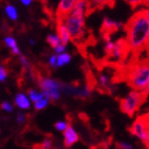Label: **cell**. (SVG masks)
Here are the masks:
<instances>
[{
    "label": "cell",
    "mask_w": 149,
    "mask_h": 149,
    "mask_svg": "<svg viewBox=\"0 0 149 149\" xmlns=\"http://www.w3.org/2000/svg\"><path fill=\"white\" fill-rule=\"evenodd\" d=\"M127 40L126 43L129 50L133 52H141L145 49L149 38V12L142 10L135 13L126 26Z\"/></svg>",
    "instance_id": "1"
},
{
    "label": "cell",
    "mask_w": 149,
    "mask_h": 149,
    "mask_svg": "<svg viewBox=\"0 0 149 149\" xmlns=\"http://www.w3.org/2000/svg\"><path fill=\"white\" fill-rule=\"evenodd\" d=\"M128 81L133 91L139 93L148 94L149 87V67L148 61L144 60L131 66L128 74Z\"/></svg>",
    "instance_id": "2"
},
{
    "label": "cell",
    "mask_w": 149,
    "mask_h": 149,
    "mask_svg": "<svg viewBox=\"0 0 149 149\" xmlns=\"http://www.w3.org/2000/svg\"><path fill=\"white\" fill-rule=\"evenodd\" d=\"M62 22L68 31L70 40H74L76 44L83 40L84 35H85L84 15L70 12L68 16H66L65 18L62 19Z\"/></svg>",
    "instance_id": "3"
},
{
    "label": "cell",
    "mask_w": 149,
    "mask_h": 149,
    "mask_svg": "<svg viewBox=\"0 0 149 149\" xmlns=\"http://www.w3.org/2000/svg\"><path fill=\"white\" fill-rule=\"evenodd\" d=\"M146 96L147 94L131 91L130 93L128 94L127 97L121 98L119 100V107H120L121 112H124L125 114L132 117L139 111L140 107L144 103V101L146 99Z\"/></svg>",
    "instance_id": "4"
},
{
    "label": "cell",
    "mask_w": 149,
    "mask_h": 149,
    "mask_svg": "<svg viewBox=\"0 0 149 149\" xmlns=\"http://www.w3.org/2000/svg\"><path fill=\"white\" fill-rule=\"evenodd\" d=\"M37 83L38 86L42 88V94L47 97L49 101H56L59 100L61 96V91H60V82L45 77H37Z\"/></svg>",
    "instance_id": "5"
},
{
    "label": "cell",
    "mask_w": 149,
    "mask_h": 149,
    "mask_svg": "<svg viewBox=\"0 0 149 149\" xmlns=\"http://www.w3.org/2000/svg\"><path fill=\"white\" fill-rule=\"evenodd\" d=\"M130 133L134 136L139 137L144 143L145 146L148 147L149 132H148V115H141L135 119L132 126L129 129Z\"/></svg>",
    "instance_id": "6"
},
{
    "label": "cell",
    "mask_w": 149,
    "mask_h": 149,
    "mask_svg": "<svg viewBox=\"0 0 149 149\" xmlns=\"http://www.w3.org/2000/svg\"><path fill=\"white\" fill-rule=\"evenodd\" d=\"M121 27H123L121 22H114V20L106 17V18L103 19L102 26H101V33H102L103 37L107 40V42H110V35H112L113 33L118 31Z\"/></svg>",
    "instance_id": "7"
},
{
    "label": "cell",
    "mask_w": 149,
    "mask_h": 149,
    "mask_svg": "<svg viewBox=\"0 0 149 149\" xmlns=\"http://www.w3.org/2000/svg\"><path fill=\"white\" fill-rule=\"evenodd\" d=\"M74 2L76 1H74V0H62V1H60L56 12V19L62 20V19L65 18L66 16H68L74 9Z\"/></svg>",
    "instance_id": "8"
},
{
    "label": "cell",
    "mask_w": 149,
    "mask_h": 149,
    "mask_svg": "<svg viewBox=\"0 0 149 149\" xmlns=\"http://www.w3.org/2000/svg\"><path fill=\"white\" fill-rule=\"evenodd\" d=\"M128 50L129 48L126 43V40H118L116 43H114V48L109 56H111L113 60H121L127 54Z\"/></svg>",
    "instance_id": "9"
},
{
    "label": "cell",
    "mask_w": 149,
    "mask_h": 149,
    "mask_svg": "<svg viewBox=\"0 0 149 149\" xmlns=\"http://www.w3.org/2000/svg\"><path fill=\"white\" fill-rule=\"evenodd\" d=\"M78 141H79L78 133L76 132L72 126L68 125L67 128L64 130V145H65V147H67V148L72 147L74 144L77 143Z\"/></svg>",
    "instance_id": "10"
},
{
    "label": "cell",
    "mask_w": 149,
    "mask_h": 149,
    "mask_svg": "<svg viewBox=\"0 0 149 149\" xmlns=\"http://www.w3.org/2000/svg\"><path fill=\"white\" fill-rule=\"evenodd\" d=\"M56 31H58V36L61 40V45L66 46L70 40V36H69L68 31H67V29L61 19H56Z\"/></svg>",
    "instance_id": "11"
},
{
    "label": "cell",
    "mask_w": 149,
    "mask_h": 149,
    "mask_svg": "<svg viewBox=\"0 0 149 149\" xmlns=\"http://www.w3.org/2000/svg\"><path fill=\"white\" fill-rule=\"evenodd\" d=\"M15 104L22 110H28V109H30V107H31L30 99L27 97V95H25V94H22V93H19L16 95Z\"/></svg>",
    "instance_id": "12"
},
{
    "label": "cell",
    "mask_w": 149,
    "mask_h": 149,
    "mask_svg": "<svg viewBox=\"0 0 149 149\" xmlns=\"http://www.w3.org/2000/svg\"><path fill=\"white\" fill-rule=\"evenodd\" d=\"M4 43H6V45L9 47V48L12 49V52L14 53V54H20V50H19V48L17 47V43H16V40L14 37L6 36V38H4Z\"/></svg>",
    "instance_id": "13"
},
{
    "label": "cell",
    "mask_w": 149,
    "mask_h": 149,
    "mask_svg": "<svg viewBox=\"0 0 149 149\" xmlns=\"http://www.w3.org/2000/svg\"><path fill=\"white\" fill-rule=\"evenodd\" d=\"M72 59V56H69L68 53H61L59 56H56V66H64L66 64H68L69 61Z\"/></svg>",
    "instance_id": "14"
},
{
    "label": "cell",
    "mask_w": 149,
    "mask_h": 149,
    "mask_svg": "<svg viewBox=\"0 0 149 149\" xmlns=\"http://www.w3.org/2000/svg\"><path fill=\"white\" fill-rule=\"evenodd\" d=\"M47 43L49 44L50 46L53 47V48H56L58 46L61 45V40H60L59 36L56 34H49L47 36Z\"/></svg>",
    "instance_id": "15"
},
{
    "label": "cell",
    "mask_w": 149,
    "mask_h": 149,
    "mask_svg": "<svg viewBox=\"0 0 149 149\" xmlns=\"http://www.w3.org/2000/svg\"><path fill=\"white\" fill-rule=\"evenodd\" d=\"M48 103H49V99L43 95V97H42L40 99H38L36 102H34V108H35V110L40 111V110L45 109V108L48 106Z\"/></svg>",
    "instance_id": "16"
},
{
    "label": "cell",
    "mask_w": 149,
    "mask_h": 149,
    "mask_svg": "<svg viewBox=\"0 0 149 149\" xmlns=\"http://www.w3.org/2000/svg\"><path fill=\"white\" fill-rule=\"evenodd\" d=\"M6 15H8V17H9L11 20H16L17 17H18L15 6H11V4L6 6Z\"/></svg>",
    "instance_id": "17"
},
{
    "label": "cell",
    "mask_w": 149,
    "mask_h": 149,
    "mask_svg": "<svg viewBox=\"0 0 149 149\" xmlns=\"http://www.w3.org/2000/svg\"><path fill=\"white\" fill-rule=\"evenodd\" d=\"M28 95H29L28 98H30V100H32L33 102H36L37 100L40 99V98L43 97V94L40 93V92L36 90H29Z\"/></svg>",
    "instance_id": "18"
},
{
    "label": "cell",
    "mask_w": 149,
    "mask_h": 149,
    "mask_svg": "<svg viewBox=\"0 0 149 149\" xmlns=\"http://www.w3.org/2000/svg\"><path fill=\"white\" fill-rule=\"evenodd\" d=\"M99 82L101 84L102 88H108V86H109V79H108V77H107L106 74H100Z\"/></svg>",
    "instance_id": "19"
},
{
    "label": "cell",
    "mask_w": 149,
    "mask_h": 149,
    "mask_svg": "<svg viewBox=\"0 0 149 149\" xmlns=\"http://www.w3.org/2000/svg\"><path fill=\"white\" fill-rule=\"evenodd\" d=\"M67 126H68V124H67L66 121H58V123H56V125H54V128L59 131H64L66 128H67Z\"/></svg>",
    "instance_id": "20"
},
{
    "label": "cell",
    "mask_w": 149,
    "mask_h": 149,
    "mask_svg": "<svg viewBox=\"0 0 149 149\" xmlns=\"http://www.w3.org/2000/svg\"><path fill=\"white\" fill-rule=\"evenodd\" d=\"M40 147H42V149H50L52 148V141L51 140H45L43 142V143H40Z\"/></svg>",
    "instance_id": "21"
},
{
    "label": "cell",
    "mask_w": 149,
    "mask_h": 149,
    "mask_svg": "<svg viewBox=\"0 0 149 149\" xmlns=\"http://www.w3.org/2000/svg\"><path fill=\"white\" fill-rule=\"evenodd\" d=\"M1 109L4 110V111H6V112H12L13 107H12V104H11L10 102H8V101H3V102L1 103Z\"/></svg>",
    "instance_id": "22"
},
{
    "label": "cell",
    "mask_w": 149,
    "mask_h": 149,
    "mask_svg": "<svg viewBox=\"0 0 149 149\" xmlns=\"http://www.w3.org/2000/svg\"><path fill=\"white\" fill-rule=\"evenodd\" d=\"M6 76H8V70H6L3 66L0 65V82L6 80Z\"/></svg>",
    "instance_id": "23"
},
{
    "label": "cell",
    "mask_w": 149,
    "mask_h": 149,
    "mask_svg": "<svg viewBox=\"0 0 149 149\" xmlns=\"http://www.w3.org/2000/svg\"><path fill=\"white\" fill-rule=\"evenodd\" d=\"M116 146H117V149H133L132 145H130V144H128V143H125V142L117 143Z\"/></svg>",
    "instance_id": "24"
},
{
    "label": "cell",
    "mask_w": 149,
    "mask_h": 149,
    "mask_svg": "<svg viewBox=\"0 0 149 149\" xmlns=\"http://www.w3.org/2000/svg\"><path fill=\"white\" fill-rule=\"evenodd\" d=\"M113 48H114V43L113 42H108L106 45V53L108 54V56H110L112 52V50H113Z\"/></svg>",
    "instance_id": "25"
},
{
    "label": "cell",
    "mask_w": 149,
    "mask_h": 149,
    "mask_svg": "<svg viewBox=\"0 0 149 149\" xmlns=\"http://www.w3.org/2000/svg\"><path fill=\"white\" fill-rule=\"evenodd\" d=\"M20 62L24 66H25L27 69H30V64H29V61L27 60V58L24 56H20Z\"/></svg>",
    "instance_id": "26"
},
{
    "label": "cell",
    "mask_w": 149,
    "mask_h": 149,
    "mask_svg": "<svg viewBox=\"0 0 149 149\" xmlns=\"http://www.w3.org/2000/svg\"><path fill=\"white\" fill-rule=\"evenodd\" d=\"M49 64L52 66L53 68L58 67V66H56V54H53V56L49 59Z\"/></svg>",
    "instance_id": "27"
},
{
    "label": "cell",
    "mask_w": 149,
    "mask_h": 149,
    "mask_svg": "<svg viewBox=\"0 0 149 149\" xmlns=\"http://www.w3.org/2000/svg\"><path fill=\"white\" fill-rule=\"evenodd\" d=\"M66 49V46H63V45H60V46H58L56 48H54V51H56V53H59V54H61V53H64V51H65Z\"/></svg>",
    "instance_id": "28"
},
{
    "label": "cell",
    "mask_w": 149,
    "mask_h": 149,
    "mask_svg": "<svg viewBox=\"0 0 149 149\" xmlns=\"http://www.w3.org/2000/svg\"><path fill=\"white\" fill-rule=\"evenodd\" d=\"M16 119H17V123H24V120L26 119V116L24 113H18L17 114V117H16Z\"/></svg>",
    "instance_id": "29"
},
{
    "label": "cell",
    "mask_w": 149,
    "mask_h": 149,
    "mask_svg": "<svg viewBox=\"0 0 149 149\" xmlns=\"http://www.w3.org/2000/svg\"><path fill=\"white\" fill-rule=\"evenodd\" d=\"M31 2H32L31 0H22V4H25V6H29Z\"/></svg>",
    "instance_id": "30"
},
{
    "label": "cell",
    "mask_w": 149,
    "mask_h": 149,
    "mask_svg": "<svg viewBox=\"0 0 149 149\" xmlns=\"http://www.w3.org/2000/svg\"><path fill=\"white\" fill-rule=\"evenodd\" d=\"M30 44H31V45H34L35 44V42L33 40H30Z\"/></svg>",
    "instance_id": "31"
}]
</instances>
